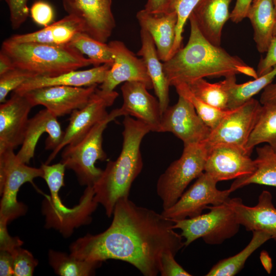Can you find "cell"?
Masks as SVG:
<instances>
[{
    "label": "cell",
    "instance_id": "cell-1",
    "mask_svg": "<svg viewBox=\"0 0 276 276\" xmlns=\"http://www.w3.org/2000/svg\"><path fill=\"white\" fill-rule=\"evenodd\" d=\"M112 215L108 228L78 239L71 245L70 254L90 261H123L144 276H156L163 253L170 251L176 256L185 246L182 237L173 228L172 220L137 205L129 197L118 200Z\"/></svg>",
    "mask_w": 276,
    "mask_h": 276
},
{
    "label": "cell",
    "instance_id": "cell-2",
    "mask_svg": "<svg viewBox=\"0 0 276 276\" xmlns=\"http://www.w3.org/2000/svg\"><path fill=\"white\" fill-rule=\"evenodd\" d=\"M189 20L190 34L187 44L163 63L170 86L188 84L205 77H226L238 74L254 79L258 77L257 71L241 58L208 40L192 16H189Z\"/></svg>",
    "mask_w": 276,
    "mask_h": 276
},
{
    "label": "cell",
    "instance_id": "cell-3",
    "mask_svg": "<svg viewBox=\"0 0 276 276\" xmlns=\"http://www.w3.org/2000/svg\"><path fill=\"white\" fill-rule=\"evenodd\" d=\"M123 142L116 160L108 162L105 169L93 186L94 199L104 208L110 217L119 199L129 197L131 185L141 172L143 160L140 146L144 137L151 131L144 123L125 116L123 122Z\"/></svg>",
    "mask_w": 276,
    "mask_h": 276
},
{
    "label": "cell",
    "instance_id": "cell-4",
    "mask_svg": "<svg viewBox=\"0 0 276 276\" xmlns=\"http://www.w3.org/2000/svg\"><path fill=\"white\" fill-rule=\"evenodd\" d=\"M1 51L11 58L15 67L36 74L53 77L94 65L73 47L37 42L17 43L5 40Z\"/></svg>",
    "mask_w": 276,
    "mask_h": 276
},
{
    "label": "cell",
    "instance_id": "cell-5",
    "mask_svg": "<svg viewBox=\"0 0 276 276\" xmlns=\"http://www.w3.org/2000/svg\"><path fill=\"white\" fill-rule=\"evenodd\" d=\"M40 168L43 172L42 178L50 192V195L45 196L42 205V213L45 217V226L68 237L75 228L91 222V215L99 204L94 199V188L86 187L79 204L68 208L62 203L59 194L60 188L64 186V164L61 162L52 165L44 163Z\"/></svg>",
    "mask_w": 276,
    "mask_h": 276
},
{
    "label": "cell",
    "instance_id": "cell-6",
    "mask_svg": "<svg viewBox=\"0 0 276 276\" xmlns=\"http://www.w3.org/2000/svg\"><path fill=\"white\" fill-rule=\"evenodd\" d=\"M121 116L120 108L112 110L84 135L63 148L61 162L74 172L80 185L93 187L101 177L103 170L95 164L107 158L102 147L103 133L110 122Z\"/></svg>",
    "mask_w": 276,
    "mask_h": 276
},
{
    "label": "cell",
    "instance_id": "cell-7",
    "mask_svg": "<svg viewBox=\"0 0 276 276\" xmlns=\"http://www.w3.org/2000/svg\"><path fill=\"white\" fill-rule=\"evenodd\" d=\"M183 146L180 157L173 161L157 179L156 192L163 210L173 205L189 183L204 171L209 152L204 143Z\"/></svg>",
    "mask_w": 276,
    "mask_h": 276
},
{
    "label": "cell",
    "instance_id": "cell-8",
    "mask_svg": "<svg viewBox=\"0 0 276 276\" xmlns=\"http://www.w3.org/2000/svg\"><path fill=\"white\" fill-rule=\"evenodd\" d=\"M228 200L219 205H209L207 213L173 221V228L181 231L185 246L199 238L208 244L219 245L238 233L240 225Z\"/></svg>",
    "mask_w": 276,
    "mask_h": 276
},
{
    "label": "cell",
    "instance_id": "cell-9",
    "mask_svg": "<svg viewBox=\"0 0 276 276\" xmlns=\"http://www.w3.org/2000/svg\"><path fill=\"white\" fill-rule=\"evenodd\" d=\"M41 168L29 167L20 162L13 149L0 150V218L9 222L27 211V207L17 200L20 187L33 179L42 177Z\"/></svg>",
    "mask_w": 276,
    "mask_h": 276
},
{
    "label": "cell",
    "instance_id": "cell-10",
    "mask_svg": "<svg viewBox=\"0 0 276 276\" xmlns=\"http://www.w3.org/2000/svg\"><path fill=\"white\" fill-rule=\"evenodd\" d=\"M217 182L203 172L173 205L163 210L162 215L172 221L191 218L201 215L209 205L225 202L232 192L229 189H218Z\"/></svg>",
    "mask_w": 276,
    "mask_h": 276
},
{
    "label": "cell",
    "instance_id": "cell-11",
    "mask_svg": "<svg viewBox=\"0 0 276 276\" xmlns=\"http://www.w3.org/2000/svg\"><path fill=\"white\" fill-rule=\"evenodd\" d=\"M261 106L260 102L252 98L240 107L231 110L203 142L208 150L218 145L229 144L246 151V145L257 121Z\"/></svg>",
    "mask_w": 276,
    "mask_h": 276
},
{
    "label": "cell",
    "instance_id": "cell-12",
    "mask_svg": "<svg viewBox=\"0 0 276 276\" xmlns=\"http://www.w3.org/2000/svg\"><path fill=\"white\" fill-rule=\"evenodd\" d=\"M118 96L114 90L107 91L97 87L84 107L71 113L62 141L52 151L45 164H49L65 146L80 139L96 124L105 119L109 114L107 108L113 104Z\"/></svg>",
    "mask_w": 276,
    "mask_h": 276
},
{
    "label": "cell",
    "instance_id": "cell-13",
    "mask_svg": "<svg viewBox=\"0 0 276 276\" xmlns=\"http://www.w3.org/2000/svg\"><path fill=\"white\" fill-rule=\"evenodd\" d=\"M176 104L168 106L162 116L159 132L172 133L183 145L205 141L211 129L203 122L192 104L178 95Z\"/></svg>",
    "mask_w": 276,
    "mask_h": 276
},
{
    "label": "cell",
    "instance_id": "cell-14",
    "mask_svg": "<svg viewBox=\"0 0 276 276\" xmlns=\"http://www.w3.org/2000/svg\"><path fill=\"white\" fill-rule=\"evenodd\" d=\"M52 86L37 88L23 94L32 107L42 105L56 117L71 113L84 107L97 88Z\"/></svg>",
    "mask_w": 276,
    "mask_h": 276
},
{
    "label": "cell",
    "instance_id": "cell-15",
    "mask_svg": "<svg viewBox=\"0 0 276 276\" xmlns=\"http://www.w3.org/2000/svg\"><path fill=\"white\" fill-rule=\"evenodd\" d=\"M68 15L80 19L83 32L106 43L116 27L111 0H61Z\"/></svg>",
    "mask_w": 276,
    "mask_h": 276
},
{
    "label": "cell",
    "instance_id": "cell-16",
    "mask_svg": "<svg viewBox=\"0 0 276 276\" xmlns=\"http://www.w3.org/2000/svg\"><path fill=\"white\" fill-rule=\"evenodd\" d=\"M208 151L204 172L217 182L243 177L255 170L254 159L237 146L220 144Z\"/></svg>",
    "mask_w": 276,
    "mask_h": 276
},
{
    "label": "cell",
    "instance_id": "cell-17",
    "mask_svg": "<svg viewBox=\"0 0 276 276\" xmlns=\"http://www.w3.org/2000/svg\"><path fill=\"white\" fill-rule=\"evenodd\" d=\"M108 44L113 53V62L100 88L111 91L121 83L138 81L144 83L148 89H152L144 60L137 58L121 41H111Z\"/></svg>",
    "mask_w": 276,
    "mask_h": 276
},
{
    "label": "cell",
    "instance_id": "cell-18",
    "mask_svg": "<svg viewBox=\"0 0 276 276\" xmlns=\"http://www.w3.org/2000/svg\"><path fill=\"white\" fill-rule=\"evenodd\" d=\"M33 107L22 95L13 92L0 105V150L17 148L22 144Z\"/></svg>",
    "mask_w": 276,
    "mask_h": 276
},
{
    "label": "cell",
    "instance_id": "cell-19",
    "mask_svg": "<svg viewBox=\"0 0 276 276\" xmlns=\"http://www.w3.org/2000/svg\"><path fill=\"white\" fill-rule=\"evenodd\" d=\"M124 116H131L147 125L151 131L159 132L162 113L158 99L151 95L143 83L126 82L121 88Z\"/></svg>",
    "mask_w": 276,
    "mask_h": 276
},
{
    "label": "cell",
    "instance_id": "cell-20",
    "mask_svg": "<svg viewBox=\"0 0 276 276\" xmlns=\"http://www.w3.org/2000/svg\"><path fill=\"white\" fill-rule=\"evenodd\" d=\"M258 200L254 206L245 205L238 197L230 198L228 203L238 222L246 231L264 232L276 242V208L272 203V194L263 190Z\"/></svg>",
    "mask_w": 276,
    "mask_h": 276
},
{
    "label": "cell",
    "instance_id": "cell-21",
    "mask_svg": "<svg viewBox=\"0 0 276 276\" xmlns=\"http://www.w3.org/2000/svg\"><path fill=\"white\" fill-rule=\"evenodd\" d=\"M48 133L45 149L54 150L62 141L64 131L61 129L57 117L46 108L39 111L29 119L24 140L16 156L23 163L28 164L34 157L37 142L41 135Z\"/></svg>",
    "mask_w": 276,
    "mask_h": 276
},
{
    "label": "cell",
    "instance_id": "cell-22",
    "mask_svg": "<svg viewBox=\"0 0 276 276\" xmlns=\"http://www.w3.org/2000/svg\"><path fill=\"white\" fill-rule=\"evenodd\" d=\"M141 28L151 36L160 61L169 59L175 39L177 16L175 10L152 13L142 9L136 14Z\"/></svg>",
    "mask_w": 276,
    "mask_h": 276
},
{
    "label": "cell",
    "instance_id": "cell-23",
    "mask_svg": "<svg viewBox=\"0 0 276 276\" xmlns=\"http://www.w3.org/2000/svg\"><path fill=\"white\" fill-rule=\"evenodd\" d=\"M111 65L106 63L90 69L73 71L56 76H36L26 81L13 92L22 95L33 89L52 86L86 87L102 84Z\"/></svg>",
    "mask_w": 276,
    "mask_h": 276
},
{
    "label": "cell",
    "instance_id": "cell-24",
    "mask_svg": "<svg viewBox=\"0 0 276 276\" xmlns=\"http://www.w3.org/2000/svg\"><path fill=\"white\" fill-rule=\"evenodd\" d=\"M232 0H200L190 16L195 20L203 36L212 44L220 46L224 25L230 18Z\"/></svg>",
    "mask_w": 276,
    "mask_h": 276
},
{
    "label": "cell",
    "instance_id": "cell-25",
    "mask_svg": "<svg viewBox=\"0 0 276 276\" xmlns=\"http://www.w3.org/2000/svg\"><path fill=\"white\" fill-rule=\"evenodd\" d=\"M80 32H83L81 21L73 15L67 14L40 30L26 34H15L8 39L17 43L37 42L67 45Z\"/></svg>",
    "mask_w": 276,
    "mask_h": 276
},
{
    "label": "cell",
    "instance_id": "cell-26",
    "mask_svg": "<svg viewBox=\"0 0 276 276\" xmlns=\"http://www.w3.org/2000/svg\"><path fill=\"white\" fill-rule=\"evenodd\" d=\"M141 47L137 53L146 64L153 88L159 101L162 113L169 106L170 84L160 62L155 43L150 34L144 28L140 31Z\"/></svg>",
    "mask_w": 276,
    "mask_h": 276
},
{
    "label": "cell",
    "instance_id": "cell-27",
    "mask_svg": "<svg viewBox=\"0 0 276 276\" xmlns=\"http://www.w3.org/2000/svg\"><path fill=\"white\" fill-rule=\"evenodd\" d=\"M254 30V40L261 53L266 52L273 38L276 10L272 0H253L247 12Z\"/></svg>",
    "mask_w": 276,
    "mask_h": 276
},
{
    "label": "cell",
    "instance_id": "cell-28",
    "mask_svg": "<svg viewBox=\"0 0 276 276\" xmlns=\"http://www.w3.org/2000/svg\"><path fill=\"white\" fill-rule=\"evenodd\" d=\"M256 169L247 176L237 178L231 185V192L250 184L276 187V150L268 144L256 148Z\"/></svg>",
    "mask_w": 276,
    "mask_h": 276
},
{
    "label": "cell",
    "instance_id": "cell-29",
    "mask_svg": "<svg viewBox=\"0 0 276 276\" xmlns=\"http://www.w3.org/2000/svg\"><path fill=\"white\" fill-rule=\"evenodd\" d=\"M236 76L226 77L223 80L228 96V110L240 107L272 83L276 76V65L267 73L244 83L238 84Z\"/></svg>",
    "mask_w": 276,
    "mask_h": 276
},
{
    "label": "cell",
    "instance_id": "cell-30",
    "mask_svg": "<svg viewBox=\"0 0 276 276\" xmlns=\"http://www.w3.org/2000/svg\"><path fill=\"white\" fill-rule=\"evenodd\" d=\"M252 233V238L245 247L234 256L219 261L205 275L234 276L240 272L249 257L263 244L271 239V237L264 232L253 231Z\"/></svg>",
    "mask_w": 276,
    "mask_h": 276
},
{
    "label": "cell",
    "instance_id": "cell-31",
    "mask_svg": "<svg viewBox=\"0 0 276 276\" xmlns=\"http://www.w3.org/2000/svg\"><path fill=\"white\" fill-rule=\"evenodd\" d=\"M264 143L276 150V103L262 104L257 121L245 147L246 152L250 155L256 146Z\"/></svg>",
    "mask_w": 276,
    "mask_h": 276
},
{
    "label": "cell",
    "instance_id": "cell-32",
    "mask_svg": "<svg viewBox=\"0 0 276 276\" xmlns=\"http://www.w3.org/2000/svg\"><path fill=\"white\" fill-rule=\"evenodd\" d=\"M49 263L55 272L60 276H89L102 262L81 260L65 252L52 249L48 252Z\"/></svg>",
    "mask_w": 276,
    "mask_h": 276
},
{
    "label": "cell",
    "instance_id": "cell-33",
    "mask_svg": "<svg viewBox=\"0 0 276 276\" xmlns=\"http://www.w3.org/2000/svg\"><path fill=\"white\" fill-rule=\"evenodd\" d=\"M69 45L86 55L94 62V66L101 64H111L113 62V55L109 44L97 40L83 32L78 33Z\"/></svg>",
    "mask_w": 276,
    "mask_h": 276
},
{
    "label": "cell",
    "instance_id": "cell-34",
    "mask_svg": "<svg viewBox=\"0 0 276 276\" xmlns=\"http://www.w3.org/2000/svg\"><path fill=\"white\" fill-rule=\"evenodd\" d=\"M192 93L204 102L221 110H228V96L223 81L212 83L204 78L186 84Z\"/></svg>",
    "mask_w": 276,
    "mask_h": 276
},
{
    "label": "cell",
    "instance_id": "cell-35",
    "mask_svg": "<svg viewBox=\"0 0 276 276\" xmlns=\"http://www.w3.org/2000/svg\"><path fill=\"white\" fill-rule=\"evenodd\" d=\"M174 87L178 95L185 97L192 104L199 117L211 130L231 111L218 109L201 101L192 93L186 84H178Z\"/></svg>",
    "mask_w": 276,
    "mask_h": 276
},
{
    "label": "cell",
    "instance_id": "cell-36",
    "mask_svg": "<svg viewBox=\"0 0 276 276\" xmlns=\"http://www.w3.org/2000/svg\"><path fill=\"white\" fill-rule=\"evenodd\" d=\"M200 1L173 0L171 8L172 10H175L176 12L177 21L176 26L175 41L170 58L181 48L183 39L182 33L185 25L187 20L189 19L193 9Z\"/></svg>",
    "mask_w": 276,
    "mask_h": 276
},
{
    "label": "cell",
    "instance_id": "cell-37",
    "mask_svg": "<svg viewBox=\"0 0 276 276\" xmlns=\"http://www.w3.org/2000/svg\"><path fill=\"white\" fill-rule=\"evenodd\" d=\"M38 76L36 74L25 70L15 68L0 75V102L6 101L8 94L19 87L29 79Z\"/></svg>",
    "mask_w": 276,
    "mask_h": 276
},
{
    "label": "cell",
    "instance_id": "cell-38",
    "mask_svg": "<svg viewBox=\"0 0 276 276\" xmlns=\"http://www.w3.org/2000/svg\"><path fill=\"white\" fill-rule=\"evenodd\" d=\"M14 276H31L33 275L38 261L28 250L20 247L12 253Z\"/></svg>",
    "mask_w": 276,
    "mask_h": 276
},
{
    "label": "cell",
    "instance_id": "cell-39",
    "mask_svg": "<svg viewBox=\"0 0 276 276\" xmlns=\"http://www.w3.org/2000/svg\"><path fill=\"white\" fill-rule=\"evenodd\" d=\"M4 1L9 8L11 27L13 29H17L26 21L29 15L28 0Z\"/></svg>",
    "mask_w": 276,
    "mask_h": 276
},
{
    "label": "cell",
    "instance_id": "cell-40",
    "mask_svg": "<svg viewBox=\"0 0 276 276\" xmlns=\"http://www.w3.org/2000/svg\"><path fill=\"white\" fill-rule=\"evenodd\" d=\"M30 13L34 22L43 27L53 22L54 9L48 2L44 1L39 0L34 2L30 9Z\"/></svg>",
    "mask_w": 276,
    "mask_h": 276
},
{
    "label": "cell",
    "instance_id": "cell-41",
    "mask_svg": "<svg viewBox=\"0 0 276 276\" xmlns=\"http://www.w3.org/2000/svg\"><path fill=\"white\" fill-rule=\"evenodd\" d=\"M171 251H165L161 256L159 273L161 276H191L175 259Z\"/></svg>",
    "mask_w": 276,
    "mask_h": 276
},
{
    "label": "cell",
    "instance_id": "cell-42",
    "mask_svg": "<svg viewBox=\"0 0 276 276\" xmlns=\"http://www.w3.org/2000/svg\"><path fill=\"white\" fill-rule=\"evenodd\" d=\"M8 221L0 218V250H6L11 254L17 247H20L23 242L18 237L10 236L8 232Z\"/></svg>",
    "mask_w": 276,
    "mask_h": 276
},
{
    "label": "cell",
    "instance_id": "cell-43",
    "mask_svg": "<svg viewBox=\"0 0 276 276\" xmlns=\"http://www.w3.org/2000/svg\"><path fill=\"white\" fill-rule=\"evenodd\" d=\"M265 57L262 58L258 64L257 73L258 77L269 71L276 65V37L272 39Z\"/></svg>",
    "mask_w": 276,
    "mask_h": 276
},
{
    "label": "cell",
    "instance_id": "cell-44",
    "mask_svg": "<svg viewBox=\"0 0 276 276\" xmlns=\"http://www.w3.org/2000/svg\"><path fill=\"white\" fill-rule=\"evenodd\" d=\"M253 0H236L233 10L231 13L230 18L238 24L246 18L248 9Z\"/></svg>",
    "mask_w": 276,
    "mask_h": 276
},
{
    "label": "cell",
    "instance_id": "cell-45",
    "mask_svg": "<svg viewBox=\"0 0 276 276\" xmlns=\"http://www.w3.org/2000/svg\"><path fill=\"white\" fill-rule=\"evenodd\" d=\"M0 275H13V264L12 254L6 250H0Z\"/></svg>",
    "mask_w": 276,
    "mask_h": 276
},
{
    "label": "cell",
    "instance_id": "cell-46",
    "mask_svg": "<svg viewBox=\"0 0 276 276\" xmlns=\"http://www.w3.org/2000/svg\"><path fill=\"white\" fill-rule=\"evenodd\" d=\"M172 1L173 0H147L144 9L152 13L172 11L171 8Z\"/></svg>",
    "mask_w": 276,
    "mask_h": 276
},
{
    "label": "cell",
    "instance_id": "cell-47",
    "mask_svg": "<svg viewBox=\"0 0 276 276\" xmlns=\"http://www.w3.org/2000/svg\"><path fill=\"white\" fill-rule=\"evenodd\" d=\"M261 104L267 103H276V83H271L262 93L260 99Z\"/></svg>",
    "mask_w": 276,
    "mask_h": 276
},
{
    "label": "cell",
    "instance_id": "cell-48",
    "mask_svg": "<svg viewBox=\"0 0 276 276\" xmlns=\"http://www.w3.org/2000/svg\"><path fill=\"white\" fill-rule=\"evenodd\" d=\"M13 62L9 57L4 52H0V75L4 74L14 69Z\"/></svg>",
    "mask_w": 276,
    "mask_h": 276
},
{
    "label": "cell",
    "instance_id": "cell-49",
    "mask_svg": "<svg viewBox=\"0 0 276 276\" xmlns=\"http://www.w3.org/2000/svg\"><path fill=\"white\" fill-rule=\"evenodd\" d=\"M260 260L265 271L268 274H270L273 266L272 259L266 250H263L261 251Z\"/></svg>",
    "mask_w": 276,
    "mask_h": 276
},
{
    "label": "cell",
    "instance_id": "cell-50",
    "mask_svg": "<svg viewBox=\"0 0 276 276\" xmlns=\"http://www.w3.org/2000/svg\"><path fill=\"white\" fill-rule=\"evenodd\" d=\"M273 37H276V22H275L274 29H273Z\"/></svg>",
    "mask_w": 276,
    "mask_h": 276
},
{
    "label": "cell",
    "instance_id": "cell-51",
    "mask_svg": "<svg viewBox=\"0 0 276 276\" xmlns=\"http://www.w3.org/2000/svg\"><path fill=\"white\" fill-rule=\"evenodd\" d=\"M272 1H273V5H274L275 9L276 10V0H272Z\"/></svg>",
    "mask_w": 276,
    "mask_h": 276
}]
</instances>
